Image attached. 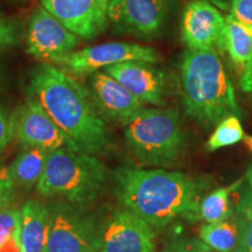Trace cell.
<instances>
[{"label": "cell", "instance_id": "3", "mask_svg": "<svg viewBox=\"0 0 252 252\" xmlns=\"http://www.w3.org/2000/svg\"><path fill=\"white\" fill-rule=\"evenodd\" d=\"M179 69L182 104L188 117L210 128L229 116H243L231 80L215 49H187Z\"/></svg>", "mask_w": 252, "mask_h": 252}, {"label": "cell", "instance_id": "17", "mask_svg": "<svg viewBox=\"0 0 252 252\" xmlns=\"http://www.w3.org/2000/svg\"><path fill=\"white\" fill-rule=\"evenodd\" d=\"M220 52L226 53L236 70L244 76L252 67V27H248L228 14L223 30Z\"/></svg>", "mask_w": 252, "mask_h": 252}, {"label": "cell", "instance_id": "20", "mask_svg": "<svg viewBox=\"0 0 252 252\" xmlns=\"http://www.w3.org/2000/svg\"><path fill=\"white\" fill-rule=\"evenodd\" d=\"M200 237L204 244L216 251L236 250L238 244V226L236 220L204 224L200 229Z\"/></svg>", "mask_w": 252, "mask_h": 252}, {"label": "cell", "instance_id": "16", "mask_svg": "<svg viewBox=\"0 0 252 252\" xmlns=\"http://www.w3.org/2000/svg\"><path fill=\"white\" fill-rule=\"evenodd\" d=\"M48 235L49 209L37 201H27L20 212L21 252H46Z\"/></svg>", "mask_w": 252, "mask_h": 252}, {"label": "cell", "instance_id": "32", "mask_svg": "<svg viewBox=\"0 0 252 252\" xmlns=\"http://www.w3.org/2000/svg\"><path fill=\"white\" fill-rule=\"evenodd\" d=\"M244 141L245 144L248 145L249 149H250L252 151V137H249V135H245L244 137Z\"/></svg>", "mask_w": 252, "mask_h": 252}, {"label": "cell", "instance_id": "22", "mask_svg": "<svg viewBox=\"0 0 252 252\" xmlns=\"http://www.w3.org/2000/svg\"><path fill=\"white\" fill-rule=\"evenodd\" d=\"M245 133L237 116H229L216 125L215 131L207 141V150L213 152L244 140Z\"/></svg>", "mask_w": 252, "mask_h": 252}, {"label": "cell", "instance_id": "14", "mask_svg": "<svg viewBox=\"0 0 252 252\" xmlns=\"http://www.w3.org/2000/svg\"><path fill=\"white\" fill-rule=\"evenodd\" d=\"M152 226L130 210L117 212L102 234L100 252H152Z\"/></svg>", "mask_w": 252, "mask_h": 252}, {"label": "cell", "instance_id": "15", "mask_svg": "<svg viewBox=\"0 0 252 252\" xmlns=\"http://www.w3.org/2000/svg\"><path fill=\"white\" fill-rule=\"evenodd\" d=\"M91 90L97 109L108 118L122 122L123 124H126L144 109V103L105 72H94Z\"/></svg>", "mask_w": 252, "mask_h": 252}, {"label": "cell", "instance_id": "11", "mask_svg": "<svg viewBox=\"0 0 252 252\" xmlns=\"http://www.w3.org/2000/svg\"><path fill=\"white\" fill-rule=\"evenodd\" d=\"M225 17L208 0L186 4L181 18V39L189 50L220 49Z\"/></svg>", "mask_w": 252, "mask_h": 252}, {"label": "cell", "instance_id": "1", "mask_svg": "<svg viewBox=\"0 0 252 252\" xmlns=\"http://www.w3.org/2000/svg\"><path fill=\"white\" fill-rule=\"evenodd\" d=\"M30 94L64 132L75 150L96 154L108 147V127L93 96L67 71L42 63L32 72Z\"/></svg>", "mask_w": 252, "mask_h": 252}, {"label": "cell", "instance_id": "33", "mask_svg": "<svg viewBox=\"0 0 252 252\" xmlns=\"http://www.w3.org/2000/svg\"><path fill=\"white\" fill-rule=\"evenodd\" d=\"M247 178H248V180H249V184H250V187H251V189H252V167L248 171V173H247Z\"/></svg>", "mask_w": 252, "mask_h": 252}, {"label": "cell", "instance_id": "24", "mask_svg": "<svg viewBox=\"0 0 252 252\" xmlns=\"http://www.w3.org/2000/svg\"><path fill=\"white\" fill-rule=\"evenodd\" d=\"M230 14L245 26L252 27V0H232Z\"/></svg>", "mask_w": 252, "mask_h": 252}, {"label": "cell", "instance_id": "26", "mask_svg": "<svg viewBox=\"0 0 252 252\" xmlns=\"http://www.w3.org/2000/svg\"><path fill=\"white\" fill-rule=\"evenodd\" d=\"M20 34L17 25L9 20L0 19V49L7 48L15 45L19 41Z\"/></svg>", "mask_w": 252, "mask_h": 252}, {"label": "cell", "instance_id": "6", "mask_svg": "<svg viewBox=\"0 0 252 252\" xmlns=\"http://www.w3.org/2000/svg\"><path fill=\"white\" fill-rule=\"evenodd\" d=\"M102 234L91 217L68 204L49 210L46 252H100Z\"/></svg>", "mask_w": 252, "mask_h": 252}, {"label": "cell", "instance_id": "4", "mask_svg": "<svg viewBox=\"0 0 252 252\" xmlns=\"http://www.w3.org/2000/svg\"><path fill=\"white\" fill-rule=\"evenodd\" d=\"M105 182V167L94 154L62 147L47 152L37 189L45 196H63L84 203L99 194Z\"/></svg>", "mask_w": 252, "mask_h": 252}, {"label": "cell", "instance_id": "8", "mask_svg": "<svg viewBox=\"0 0 252 252\" xmlns=\"http://www.w3.org/2000/svg\"><path fill=\"white\" fill-rule=\"evenodd\" d=\"M11 126L14 139L27 149H40L47 152L62 147L74 149L64 132L33 96L15 109L11 116Z\"/></svg>", "mask_w": 252, "mask_h": 252}, {"label": "cell", "instance_id": "18", "mask_svg": "<svg viewBox=\"0 0 252 252\" xmlns=\"http://www.w3.org/2000/svg\"><path fill=\"white\" fill-rule=\"evenodd\" d=\"M46 159L47 151L40 149H27L19 154L7 167L14 185L30 187L37 184L45 169Z\"/></svg>", "mask_w": 252, "mask_h": 252}, {"label": "cell", "instance_id": "10", "mask_svg": "<svg viewBox=\"0 0 252 252\" xmlns=\"http://www.w3.org/2000/svg\"><path fill=\"white\" fill-rule=\"evenodd\" d=\"M111 0H41L42 7L84 40H93L109 25Z\"/></svg>", "mask_w": 252, "mask_h": 252}, {"label": "cell", "instance_id": "2", "mask_svg": "<svg viewBox=\"0 0 252 252\" xmlns=\"http://www.w3.org/2000/svg\"><path fill=\"white\" fill-rule=\"evenodd\" d=\"M119 200L126 209L154 228H162L180 216L196 220L203 180L163 169L122 168L116 174Z\"/></svg>", "mask_w": 252, "mask_h": 252}, {"label": "cell", "instance_id": "28", "mask_svg": "<svg viewBox=\"0 0 252 252\" xmlns=\"http://www.w3.org/2000/svg\"><path fill=\"white\" fill-rule=\"evenodd\" d=\"M13 139L11 126V116L0 105V153L4 151L7 145Z\"/></svg>", "mask_w": 252, "mask_h": 252}, {"label": "cell", "instance_id": "31", "mask_svg": "<svg viewBox=\"0 0 252 252\" xmlns=\"http://www.w3.org/2000/svg\"><path fill=\"white\" fill-rule=\"evenodd\" d=\"M208 1L212 2L214 6L222 9V11H230L232 0H208Z\"/></svg>", "mask_w": 252, "mask_h": 252}, {"label": "cell", "instance_id": "7", "mask_svg": "<svg viewBox=\"0 0 252 252\" xmlns=\"http://www.w3.org/2000/svg\"><path fill=\"white\" fill-rule=\"evenodd\" d=\"M160 54L154 48L130 42H108L88 47L53 60L52 63L75 75H90L100 68L128 61L158 63Z\"/></svg>", "mask_w": 252, "mask_h": 252}, {"label": "cell", "instance_id": "13", "mask_svg": "<svg viewBox=\"0 0 252 252\" xmlns=\"http://www.w3.org/2000/svg\"><path fill=\"white\" fill-rule=\"evenodd\" d=\"M104 72L118 81L141 103L165 105L167 78L165 71L153 63L128 61L104 68Z\"/></svg>", "mask_w": 252, "mask_h": 252}, {"label": "cell", "instance_id": "21", "mask_svg": "<svg viewBox=\"0 0 252 252\" xmlns=\"http://www.w3.org/2000/svg\"><path fill=\"white\" fill-rule=\"evenodd\" d=\"M234 219L238 226L236 252H252V189L245 188L239 198Z\"/></svg>", "mask_w": 252, "mask_h": 252}, {"label": "cell", "instance_id": "9", "mask_svg": "<svg viewBox=\"0 0 252 252\" xmlns=\"http://www.w3.org/2000/svg\"><path fill=\"white\" fill-rule=\"evenodd\" d=\"M169 8L171 0H111L108 18L118 32L152 40L161 35Z\"/></svg>", "mask_w": 252, "mask_h": 252}, {"label": "cell", "instance_id": "27", "mask_svg": "<svg viewBox=\"0 0 252 252\" xmlns=\"http://www.w3.org/2000/svg\"><path fill=\"white\" fill-rule=\"evenodd\" d=\"M14 182L9 175L7 167L0 168V209L4 208L13 195Z\"/></svg>", "mask_w": 252, "mask_h": 252}, {"label": "cell", "instance_id": "23", "mask_svg": "<svg viewBox=\"0 0 252 252\" xmlns=\"http://www.w3.org/2000/svg\"><path fill=\"white\" fill-rule=\"evenodd\" d=\"M20 231V212L4 210L0 212V248L9 238H19Z\"/></svg>", "mask_w": 252, "mask_h": 252}, {"label": "cell", "instance_id": "5", "mask_svg": "<svg viewBox=\"0 0 252 252\" xmlns=\"http://www.w3.org/2000/svg\"><path fill=\"white\" fill-rule=\"evenodd\" d=\"M126 143L145 165H168L181 156L185 134L175 109H143L125 124Z\"/></svg>", "mask_w": 252, "mask_h": 252}, {"label": "cell", "instance_id": "30", "mask_svg": "<svg viewBox=\"0 0 252 252\" xmlns=\"http://www.w3.org/2000/svg\"><path fill=\"white\" fill-rule=\"evenodd\" d=\"M239 83H241V88L243 89V91L252 94V67L248 71V74H245L244 76L241 77V82Z\"/></svg>", "mask_w": 252, "mask_h": 252}, {"label": "cell", "instance_id": "29", "mask_svg": "<svg viewBox=\"0 0 252 252\" xmlns=\"http://www.w3.org/2000/svg\"><path fill=\"white\" fill-rule=\"evenodd\" d=\"M0 252H21L20 244H19V238H9L5 242L4 245L0 248Z\"/></svg>", "mask_w": 252, "mask_h": 252}, {"label": "cell", "instance_id": "19", "mask_svg": "<svg viewBox=\"0 0 252 252\" xmlns=\"http://www.w3.org/2000/svg\"><path fill=\"white\" fill-rule=\"evenodd\" d=\"M243 180L235 182L226 188H220L213 191L203 200H201L196 214V220H202L207 223H219L228 220L232 215L230 207V194L241 187Z\"/></svg>", "mask_w": 252, "mask_h": 252}, {"label": "cell", "instance_id": "12", "mask_svg": "<svg viewBox=\"0 0 252 252\" xmlns=\"http://www.w3.org/2000/svg\"><path fill=\"white\" fill-rule=\"evenodd\" d=\"M78 43V36L47 9L40 7L34 12L28 26V54L52 62L53 60L74 52Z\"/></svg>", "mask_w": 252, "mask_h": 252}, {"label": "cell", "instance_id": "25", "mask_svg": "<svg viewBox=\"0 0 252 252\" xmlns=\"http://www.w3.org/2000/svg\"><path fill=\"white\" fill-rule=\"evenodd\" d=\"M162 252H209V248L197 239H176Z\"/></svg>", "mask_w": 252, "mask_h": 252}]
</instances>
